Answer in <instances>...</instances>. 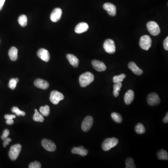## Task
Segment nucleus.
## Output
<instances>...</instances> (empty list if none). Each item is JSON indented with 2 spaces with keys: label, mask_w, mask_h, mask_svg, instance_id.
Masks as SVG:
<instances>
[{
  "label": "nucleus",
  "mask_w": 168,
  "mask_h": 168,
  "mask_svg": "<svg viewBox=\"0 0 168 168\" xmlns=\"http://www.w3.org/2000/svg\"><path fill=\"white\" fill-rule=\"evenodd\" d=\"M94 79L93 74L87 72L81 74L79 78V82L81 87H85L93 82Z\"/></svg>",
  "instance_id": "f257e3e1"
},
{
  "label": "nucleus",
  "mask_w": 168,
  "mask_h": 168,
  "mask_svg": "<svg viewBox=\"0 0 168 168\" xmlns=\"http://www.w3.org/2000/svg\"><path fill=\"white\" fill-rule=\"evenodd\" d=\"M118 140L116 138H109L103 142L102 144V148L105 151H109L111 148L116 146L118 144Z\"/></svg>",
  "instance_id": "f03ea898"
},
{
  "label": "nucleus",
  "mask_w": 168,
  "mask_h": 168,
  "mask_svg": "<svg viewBox=\"0 0 168 168\" xmlns=\"http://www.w3.org/2000/svg\"><path fill=\"white\" fill-rule=\"evenodd\" d=\"M22 146L20 144H17L11 146L10 148L8 155L12 161L17 160L21 151Z\"/></svg>",
  "instance_id": "7ed1b4c3"
},
{
  "label": "nucleus",
  "mask_w": 168,
  "mask_h": 168,
  "mask_svg": "<svg viewBox=\"0 0 168 168\" xmlns=\"http://www.w3.org/2000/svg\"><path fill=\"white\" fill-rule=\"evenodd\" d=\"M139 45L142 49L145 51H148L151 46V38L149 36H143L140 38Z\"/></svg>",
  "instance_id": "20e7f679"
},
{
  "label": "nucleus",
  "mask_w": 168,
  "mask_h": 168,
  "mask_svg": "<svg viewBox=\"0 0 168 168\" xmlns=\"http://www.w3.org/2000/svg\"><path fill=\"white\" fill-rule=\"evenodd\" d=\"M147 28L149 33L153 36H158L160 34V27L155 22L150 21L148 22Z\"/></svg>",
  "instance_id": "39448f33"
},
{
  "label": "nucleus",
  "mask_w": 168,
  "mask_h": 168,
  "mask_svg": "<svg viewBox=\"0 0 168 168\" xmlns=\"http://www.w3.org/2000/svg\"><path fill=\"white\" fill-rule=\"evenodd\" d=\"M64 99L63 94L57 91H52L51 93L49 100L54 105H57L59 101Z\"/></svg>",
  "instance_id": "423d86ee"
},
{
  "label": "nucleus",
  "mask_w": 168,
  "mask_h": 168,
  "mask_svg": "<svg viewBox=\"0 0 168 168\" xmlns=\"http://www.w3.org/2000/svg\"><path fill=\"white\" fill-rule=\"evenodd\" d=\"M103 47L105 51L109 54H113L115 52V43L112 39L106 40L104 43Z\"/></svg>",
  "instance_id": "0eeeda50"
},
{
  "label": "nucleus",
  "mask_w": 168,
  "mask_h": 168,
  "mask_svg": "<svg viewBox=\"0 0 168 168\" xmlns=\"http://www.w3.org/2000/svg\"><path fill=\"white\" fill-rule=\"evenodd\" d=\"M93 120L92 116H88L86 117L83 120L81 125L82 130L85 132H87L88 131H89L93 126Z\"/></svg>",
  "instance_id": "6e6552de"
},
{
  "label": "nucleus",
  "mask_w": 168,
  "mask_h": 168,
  "mask_svg": "<svg viewBox=\"0 0 168 168\" xmlns=\"http://www.w3.org/2000/svg\"><path fill=\"white\" fill-rule=\"evenodd\" d=\"M147 101L149 106H156L160 103V98L156 93H151L147 98Z\"/></svg>",
  "instance_id": "1a4fd4ad"
},
{
  "label": "nucleus",
  "mask_w": 168,
  "mask_h": 168,
  "mask_svg": "<svg viewBox=\"0 0 168 168\" xmlns=\"http://www.w3.org/2000/svg\"><path fill=\"white\" fill-rule=\"evenodd\" d=\"M42 145L45 149L49 152L55 151L56 149L55 144L51 140L44 139L42 141Z\"/></svg>",
  "instance_id": "9d476101"
},
{
  "label": "nucleus",
  "mask_w": 168,
  "mask_h": 168,
  "mask_svg": "<svg viewBox=\"0 0 168 168\" xmlns=\"http://www.w3.org/2000/svg\"><path fill=\"white\" fill-rule=\"evenodd\" d=\"M37 55L40 59L46 62H48L50 59L49 52L45 49L42 48L39 49L37 52Z\"/></svg>",
  "instance_id": "9b49d317"
},
{
  "label": "nucleus",
  "mask_w": 168,
  "mask_h": 168,
  "mask_svg": "<svg viewBox=\"0 0 168 168\" xmlns=\"http://www.w3.org/2000/svg\"><path fill=\"white\" fill-rule=\"evenodd\" d=\"M62 15V10L61 8H55L51 13L50 17L51 20L53 22H57L60 20Z\"/></svg>",
  "instance_id": "f8f14e48"
},
{
  "label": "nucleus",
  "mask_w": 168,
  "mask_h": 168,
  "mask_svg": "<svg viewBox=\"0 0 168 168\" xmlns=\"http://www.w3.org/2000/svg\"><path fill=\"white\" fill-rule=\"evenodd\" d=\"M103 8L111 16L114 17L116 14V8L111 3H106L103 5Z\"/></svg>",
  "instance_id": "ddd939ff"
},
{
  "label": "nucleus",
  "mask_w": 168,
  "mask_h": 168,
  "mask_svg": "<svg viewBox=\"0 0 168 168\" xmlns=\"http://www.w3.org/2000/svg\"><path fill=\"white\" fill-rule=\"evenodd\" d=\"M92 65L94 69L98 72H103L107 69V67L104 63L99 60H93Z\"/></svg>",
  "instance_id": "4468645a"
},
{
  "label": "nucleus",
  "mask_w": 168,
  "mask_h": 168,
  "mask_svg": "<svg viewBox=\"0 0 168 168\" xmlns=\"http://www.w3.org/2000/svg\"><path fill=\"white\" fill-rule=\"evenodd\" d=\"M34 85L38 88L43 90L47 89L49 86V83L47 81L40 79L35 80Z\"/></svg>",
  "instance_id": "2eb2a0df"
},
{
  "label": "nucleus",
  "mask_w": 168,
  "mask_h": 168,
  "mask_svg": "<svg viewBox=\"0 0 168 168\" xmlns=\"http://www.w3.org/2000/svg\"><path fill=\"white\" fill-rule=\"evenodd\" d=\"M89 29L88 24L86 22H80L79 23L75 29V31L78 34H81L86 31Z\"/></svg>",
  "instance_id": "dca6fc26"
},
{
  "label": "nucleus",
  "mask_w": 168,
  "mask_h": 168,
  "mask_svg": "<svg viewBox=\"0 0 168 168\" xmlns=\"http://www.w3.org/2000/svg\"><path fill=\"white\" fill-rule=\"evenodd\" d=\"M128 67L129 69H130L134 74L137 75H141L143 73L142 70L138 67L136 63L134 62H131L128 63Z\"/></svg>",
  "instance_id": "f3484780"
},
{
  "label": "nucleus",
  "mask_w": 168,
  "mask_h": 168,
  "mask_svg": "<svg viewBox=\"0 0 168 168\" xmlns=\"http://www.w3.org/2000/svg\"><path fill=\"white\" fill-rule=\"evenodd\" d=\"M135 93L132 90L128 91L124 96L125 103L127 105H130L134 100Z\"/></svg>",
  "instance_id": "a211bd4d"
},
{
  "label": "nucleus",
  "mask_w": 168,
  "mask_h": 168,
  "mask_svg": "<svg viewBox=\"0 0 168 168\" xmlns=\"http://www.w3.org/2000/svg\"><path fill=\"white\" fill-rule=\"evenodd\" d=\"M72 153L74 154H78L82 156H86L88 154L87 149H85L83 146L79 147H74L72 150Z\"/></svg>",
  "instance_id": "6ab92c4d"
},
{
  "label": "nucleus",
  "mask_w": 168,
  "mask_h": 168,
  "mask_svg": "<svg viewBox=\"0 0 168 168\" xmlns=\"http://www.w3.org/2000/svg\"><path fill=\"white\" fill-rule=\"evenodd\" d=\"M66 58L70 64L73 66V67L75 68L78 67L79 66V60L76 56L73 54H68L66 55Z\"/></svg>",
  "instance_id": "aec40b11"
},
{
  "label": "nucleus",
  "mask_w": 168,
  "mask_h": 168,
  "mask_svg": "<svg viewBox=\"0 0 168 168\" xmlns=\"http://www.w3.org/2000/svg\"><path fill=\"white\" fill-rule=\"evenodd\" d=\"M8 55L12 61H15L18 59V49L15 47H12L8 52Z\"/></svg>",
  "instance_id": "412c9836"
},
{
  "label": "nucleus",
  "mask_w": 168,
  "mask_h": 168,
  "mask_svg": "<svg viewBox=\"0 0 168 168\" xmlns=\"http://www.w3.org/2000/svg\"><path fill=\"white\" fill-rule=\"evenodd\" d=\"M33 119L36 122H42L44 121V116L38 112V110L36 109L35 110V114L33 115Z\"/></svg>",
  "instance_id": "4be33fe9"
},
{
  "label": "nucleus",
  "mask_w": 168,
  "mask_h": 168,
  "mask_svg": "<svg viewBox=\"0 0 168 168\" xmlns=\"http://www.w3.org/2000/svg\"><path fill=\"white\" fill-rule=\"evenodd\" d=\"M39 111L44 116H48L50 113V108L48 105H45L44 107H41L39 108Z\"/></svg>",
  "instance_id": "5701e85b"
},
{
  "label": "nucleus",
  "mask_w": 168,
  "mask_h": 168,
  "mask_svg": "<svg viewBox=\"0 0 168 168\" xmlns=\"http://www.w3.org/2000/svg\"><path fill=\"white\" fill-rule=\"evenodd\" d=\"M121 86H122V84L121 83H114V91L113 93L115 97H117L119 95V92L121 91Z\"/></svg>",
  "instance_id": "b1692460"
},
{
  "label": "nucleus",
  "mask_w": 168,
  "mask_h": 168,
  "mask_svg": "<svg viewBox=\"0 0 168 168\" xmlns=\"http://www.w3.org/2000/svg\"><path fill=\"white\" fill-rule=\"evenodd\" d=\"M18 21L19 22V24L22 27H25L27 25V22H28L27 17L25 15H20L18 19Z\"/></svg>",
  "instance_id": "393cba45"
},
{
  "label": "nucleus",
  "mask_w": 168,
  "mask_h": 168,
  "mask_svg": "<svg viewBox=\"0 0 168 168\" xmlns=\"http://www.w3.org/2000/svg\"><path fill=\"white\" fill-rule=\"evenodd\" d=\"M158 157L160 160H168V153L164 149H162L158 152Z\"/></svg>",
  "instance_id": "a878e982"
},
{
  "label": "nucleus",
  "mask_w": 168,
  "mask_h": 168,
  "mask_svg": "<svg viewBox=\"0 0 168 168\" xmlns=\"http://www.w3.org/2000/svg\"><path fill=\"white\" fill-rule=\"evenodd\" d=\"M111 117H112L113 120L115 122H117V123H121L122 122V117H121V114H119L118 113H115V112L112 113Z\"/></svg>",
  "instance_id": "bb28decb"
},
{
  "label": "nucleus",
  "mask_w": 168,
  "mask_h": 168,
  "mask_svg": "<svg viewBox=\"0 0 168 168\" xmlns=\"http://www.w3.org/2000/svg\"><path fill=\"white\" fill-rule=\"evenodd\" d=\"M126 75L125 74H121L119 75L115 76L113 78V82L114 83H121L123 81L125 78H126Z\"/></svg>",
  "instance_id": "cd10ccee"
},
{
  "label": "nucleus",
  "mask_w": 168,
  "mask_h": 168,
  "mask_svg": "<svg viewBox=\"0 0 168 168\" xmlns=\"http://www.w3.org/2000/svg\"><path fill=\"white\" fill-rule=\"evenodd\" d=\"M135 131L137 134H142L145 133V129L144 127L142 124L139 123L135 126Z\"/></svg>",
  "instance_id": "c85d7f7f"
},
{
  "label": "nucleus",
  "mask_w": 168,
  "mask_h": 168,
  "mask_svg": "<svg viewBox=\"0 0 168 168\" xmlns=\"http://www.w3.org/2000/svg\"><path fill=\"white\" fill-rule=\"evenodd\" d=\"M126 168H135V165L134 163V160L132 158H128L125 161Z\"/></svg>",
  "instance_id": "c756f323"
},
{
  "label": "nucleus",
  "mask_w": 168,
  "mask_h": 168,
  "mask_svg": "<svg viewBox=\"0 0 168 168\" xmlns=\"http://www.w3.org/2000/svg\"><path fill=\"white\" fill-rule=\"evenodd\" d=\"M11 110H12V112L13 113L15 114L18 116H24L26 114V113H25L24 111L20 110L19 108H18L17 107H12Z\"/></svg>",
  "instance_id": "7c9ffc66"
},
{
  "label": "nucleus",
  "mask_w": 168,
  "mask_h": 168,
  "mask_svg": "<svg viewBox=\"0 0 168 168\" xmlns=\"http://www.w3.org/2000/svg\"><path fill=\"white\" fill-rule=\"evenodd\" d=\"M17 81L15 80V79L14 78H12V79H10L9 81V83H8V87L10 88L11 89L14 90L15 87L17 86Z\"/></svg>",
  "instance_id": "2f4dec72"
},
{
  "label": "nucleus",
  "mask_w": 168,
  "mask_h": 168,
  "mask_svg": "<svg viewBox=\"0 0 168 168\" xmlns=\"http://www.w3.org/2000/svg\"><path fill=\"white\" fill-rule=\"evenodd\" d=\"M29 168H41V165L38 161H35L34 162H31L29 165Z\"/></svg>",
  "instance_id": "473e14b6"
},
{
  "label": "nucleus",
  "mask_w": 168,
  "mask_h": 168,
  "mask_svg": "<svg viewBox=\"0 0 168 168\" xmlns=\"http://www.w3.org/2000/svg\"><path fill=\"white\" fill-rule=\"evenodd\" d=\"M10 130L8 129H6L3 132V134L1 136V139L3 140L6 139V138H7L9 135H10Z\"/></svg>",
  "instance_id": "72a5a7b5"
},
{
  "label": "nucleus",
  "mask_w": 168,
  "mask_h": 168,
  "mask_svg": "<svg viewBox=\"0 0 168 168\" xmlns=\"http://www.w3.org/2000/svg\"><path fill=\"white\" fill-rule=\"evenodd\" d=\"M10 142H11V138H6V139L3 140V147L5 148L6 146L9 144V143Z\"/></svg>",
  "instance_id": "f704fd0d"
},
{
  "label": "nucleus",
  "mask_w": 168,
  "mask_h": 168,
  "mask_svg": "<svg viewBox=\"0 0 168 168\" xmlns=\"http://www.w3.org/2000/svg\"><path fill=\"white\" fill-rule=\"evenodd\" d=\"M163 46L165 48V49L166 51L168 50V37L166 38L165 40L163 41Z\"/></svg>",
  "instance_id": "c9c22d12"
},
{
  "label": "nucleus",
  "mask_w": 168,
  "mask_h": 168,
  "mask_svg": "<svg viewBox=\"0 0 168 168\" xmlns=\"http://www.w3.org/2000/svg\"><path fill=\"white\" fill-rule=\"evenodd\" d=\"M16 117L15 115H11V114H6L4 116V118L6 120H11V119H15Z\"/></svg>",
  "instance_id": "e433bc0d"
},
{
  "label": "nucleus",
  "mask_w": 168,
  "mask_h": 168,
  "mask_svg": "<svg viewBox=\"0 0 168 168\" xmlns=\"http://www.w3.org/2000/svg\"><path fill=\"white\" fill-rule=\"evenodd\" d=\"M6 123L8 125H12L14 123V121H13V119L6 120Z\"/></svg>",
  "instance_id": "4c0bfd02"
},
{
  "label": "nucleus",
  "mask_w": 168,
  "mask_h": 168,
  "mask_svg": "<svg viewBox=\"0 0 168 168\" xmlns=\"http://www.w3.org/2000/svg\"><path fill=\"white\" fill-rule=\"evenodd\" d=\"M5 0H0V11H1L5 3Z\"/></svg>",
  "instance_id": "58836bf2"
},
{
  "label": "nucleus",
  "mask_w": 168,
  "mask_h": 168,
  "mask_svg": "<svg viewBox=\"0 0 168 168\" xmlns=\"http://www.w3.org/2000/svg\"><path fill=\"white\" fill-rule=\"evenodd\" d=\"M163 121L165 123H167L168 122V113H167L165 117L163 118Z\"/></svg>",
  "instance_id": "ea45409f"
},
{
  "label": "nucleus",
  "mask_w": 168,
  "mask_h": 168,
  "mask_svg": "<svg viewBox=\"0 0 168 168\" xmlns=\"http://www.w3.org/2000/svg\"><path fill=\"white\" fill-rule=\"evenodd\" d=\"M15 80H16V81H17V82H19V79H18V78H15Z\"/></svg>",
  "instance_id": "a19ab883"
}]
</instances>
